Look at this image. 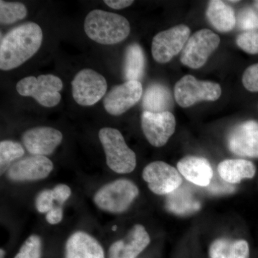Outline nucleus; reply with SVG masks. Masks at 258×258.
<instances>
[{"instance_id":"f257e3e1","label":"nucleus","mask_w":258,"mask_h":258,"mask_svg":"<svg viewBox=\"0 0 258 258\" xmlns=\"http://www.w3.org/2000/svg\"><path fill=\"white\" fill-rule=\"evenodd\" d=\"M42 38L41 28L32 22L10 30L0 44V69L10 71L25 63L40 48Z\"/></svg>"},{"instance_id":"f03ea898","label":"nucleus","mask_w":258,"mask_h":258,"mask_svg":"<svg viewBox=\"0 0 258 258\" xmlns=\"http://www.w3.org/2000/svg\"><path fill=\"white\" fill-rule=\"evenodd\" d=\"M84 30L87 36L101 45H115L123 41L131 32L126 18L101 10L90 12L85 19Z\"/></svg>"},{"instance_id":"7ed1b4c3","label":"nucleus","mask_w":258,"mask_h":258,"mask_svg":"<svg viewBox=\"0 0 258 258\" xmlns=\"http://www.w3.org/2000/svg\"><path fill=\"white\" fill-rule=\"evenodd\" d=\"M98 137L104 149L107 165L112 171L125 174L135 169L137 156L118 129L109 127L100 129Z\"/></svg>"},{"instance_id":"20e7f679","label":"nucleus","mask_w":258,"mask_h":258,"mask_svg":"<svg viewBox=\"0 0 258 258\" xmlns=\"http://www.w3.org/2000/svg\"><path fill=\"white\" fill-rule=\"evenodd\" d=\"M139 195L138 186L132 180L119 179L100 188L93 201L103 211L120 214L128 210Z\"/></svg>"},{"instance_id":"39448f33","label":"nucleus","mask_w":258,"mask_h":258,"mask_svg":"<svg viewBox=\"0 0 258 258\" xmlns=\"http://www.w3.org/2000/svg\"><path fill=\"white\" fill-rule=\"evenodd\" d=\"M62 80L52 74L28 76L20 80L16 90L22 96L32 97L41 106L52 108L60 102Z\"/></svg>"},{"instance_id":"423d86ee","label":"nucleus","mask_w":258,"mask_h":258,"mask_svg":"<svg viewBox=\"0 0 258 258\" xmlns=\"http://www.w3.org/2000/svg\"><path fill=\"white\" fill-rule=\"evenodd\" d=\"M222 89L218 83L199 81L186 75L176 83L174 98L182 108H188L200 101H215L220 98Z\"/></svg>"},{"instance_id":"0eeeda50","label":"nucleus","mask_w":258,"mask_h":258,"mask_svg":"<svg viewBox=\"0 0 258 258\" xmlns=\"http://www.w3.org/2000/svg\"><path fill=\"white\" fill-rule=\"evenodd\" d=\"M220 43V37L215 32L208 29L199 30L186 42L180 58L181 63L190 69H200Z\"/></svg>"},{"instance_id":"6e6552de","label":"nucleus","mask_w":258,"mask_h":258,"mask_svg":"<svg viewBox=\"0 0 258 258\" xmlns=\"http://www.w3.org/2000/svg\"><path fill=\"white\" fill-rule=\"evenodd\" d=\"M72 94L75 101L82 106L96 104L106 95V80L91 69H83L75 76L72 83Z\"/></svg>"},{"instance_id":"1a4fd4ad","label":"nucleus","mask_w":258,"mask_h":258,"mask_svg":"<svg viewBox=\"0 0 258 258\" xmlns=\"http://www.w3.org/2000/svg\"><path fill=\"white\" fill-rule=\"evenodd\" d=\"M190 29L185 25H179L161 31L154 37L152 53L154 60L164 64L172 60L184 49L190 35Z\"/></svg>"},{"instance_id":"9d476101","label":"nucleus","mask_w":258,"mask_h":258,"mask_svg":"<svg viewBox=\"0 0 258 258\" xmlns=\"http://www.w3.org/2000/svg\"><path fill=\"white\" fill-rule=\"evenodd\" d=\"M142 178L150 191L157 195H169L177 189L183 182L178 169L161 161H154L146 166Z\"/></svg>"},{"instance_id":"9b49d317","label":"nucleus","mask_w":258,"mask_h":258,"mask_svg":"<svg viewBox=\"0 0 258 258\" xmlns=\"http://www.w3.org/2000/svg\"><path fill=\"white\" fill-rule=\"evenodd\" d=\"M176 119L170 111L142 115V128L149 143L154 147H164L175 132Z\"/></svg>"},{"instance_id":"f8f14e48","label":"nucleus","mask_w":258,"mask_h":258,"mask_svg":"<svg viewBox=\"0 0 258 258\" xmlns=\"http://www.w3.org/2000/svg\"><path fill=\"white\" fill-rule=\"evenodd\" d=\"M142 94L143 87L140 81H126L111 88L105 96L103 106L107 113L118 116L135 106Z\"/></svg>"},{"instance_id":"ddd939ff","label":"nucleus","mask_w":258,"mask_h":258,"mask_svg":"<svg viewBox=\"0 0 258 258\" xmlns=\"http://www.w3.org/2000/svg\"><path fill=\"white\" fill-rule=\"evenodd\" d=\"M232 154L240 157L258 158V123L248 120L236 125L227 137Z\"/></svg>"},{"instance_id":"4468645a","label":"nucleus","mask_w":258,"mask_h":258,"mask_svg":"<svg viewBox=\"0 0 258 258\" xmlns=\"http://www.w3.org/2000/svg\"><path fill=\"white\" fill-rule=\"evenodd\" d=\"M68 185L59 184L52 189L42 190L37 195L35 207L40 213H46V220L50 225H57L63 218V205L71 195Z\"/></svg>"},{"instance_id":"2eb2a0df","label":"nucleus","mask_w":258,"mask_h":258,"mask_svg":"<svg viewBox=\"0 0 258 258\" xmlns=\"http://www.w3.org/2000/svg\"><path fill=\"white\" fill-rule=\"evenodd\" d=\"M62 141V133L52 127H35L24 132L22 136L23 145L33 156L50 155Z\"/></svg>"},{"instance_id":"dca6fc26","label":"nucleus","mask_w":258,"mask_h":258,"mask_svg":"<svg viewBox=\"0 0 258 258\" xmlns=\"http://www.w3.org/2000/svg\"><path fill=\"white\" fill-rule=\"evenodd\" d=\"M53 169V163L44 156H32L20 159L10 166L7 177L11 181H37L45 179Z\"/></svg>"},{"instance_id":"f3484780","label":"nucleus","mask_w":258,"mask_h":258,"mask_svg":"<svg viewBox=\"0 0 258 258\" xmlns=\"http://www.w3.org/2000/svg\"><path fill=\"white\" fill-rule=\"evenodd\" d=\"M151 242L145 227L137 224L124 238L113 242L108 249V258H137Z\"/></svg>"},{"instance_id":"a211bd4d","label":"nucleus","mask_w":258,"mask_h":258,"mask_svg":"<svg viewBox=\"0 0 258 258\" xmlns=\"http://www.w3.org/2000/svg\"><path fill=\"white\" fill-rule=\"evenodd\" d=\"M64 258H105V252L95 237L78 231L68 239Z\"/></svg>"},{"instance_id":"6ab92c4d","label":"nucleus","mask_w":258,"mask_h":258,"mask_svg":"<svg viewBox=\"0 0 258 258\" xmlns=\"http://www.w3.org/2000/svg\"><path fill=\"white\" fill-rule=\"evenodd\" d=\"M177 169L181 176L197 186H208L213 177V169L208 159L186 156L178 161Z\"/></svg>"},{"instance_id":"aec40b11","label":"nucleus","mask_w":258,"mask_h":258,"mask_svg":"<svg viewBox=\"0 0 258 258\" xmlns=\"http://www.w3.org/2000/svg\"><path fill=\"white\" fill-rule=\"evenodd\" d=\"M219 175L230 184H239L243 179H252L256 167L252 161L242 159H225L217 166Z\"/></svg>"},{"instance_id":"412c9836","label":"nucleus","mask_w":258,"mask_h":258,"mask_svg":"<svg viewBox=\"0 0 258 258\" xmlns=\"http://www.w3.org/2000/svg\"><path fill=\"white\" fill-rule=\"evenodd\" d=\"M210 258H249L250 249L247 241L232 239H216L210 244Z\"/></svg>"},{"instance_id":"4be33fe9","label":"nucleus","mask_w":258,"mask_h":258,"mask_svg":"<svg viewBox=\"0 0 258 258\" xmlns=\"http://www.w3.org/2000/svg\"><path fill=\"white\" fill-rule=\"evenodd\" d=\"M206 15L213 28L221 32L233 30L237 23L233 9L219 0H212L209 3Z\"/></svg>"},{"instance_id":"5701e85b","label":"nucleus","mask_w":258,"mask_h":258,"mask_svg":"<svg viewBox=\"0 0 258 258\" xmlns=\"http://www.w3.org/2000/svg\"><path fill=\"white\" fill-rule=\"evenodd\" d=\"M173 106L169 90L161 83H153L146 90L143 98L144 111L163 113L170 111Z\"/></svg>"},{"instance_id":"b1692460","label":"nucleus","mask_w":258,"mask_h":258,"mask_svg":"<svg viewBox=\"0 0 258 258\" xmlns=\"http://www.w3.org/2000/svg\"><path fill=\"white\" fill-rule=\"evenodd\" d=\"M146 58L142 47L132 43L126 47L123 62V75L126 81H140L145 71Z\"/></svg>"},{"instance_id":"393cba45","label":"nucleus","mask_w":258,"mask_h":258,"mask_svg":"<svg viewBox=\"0 0 258 258\" xmlns=\"http://www.w3.org/2000/svg\"><path fill=\"white\" fill-rule=\"evenodd\" d=\"M28 15L25 5L20 3L0 1V23L2 25H11L23 20Z\"/></svg>"},{"instance_id":"a878e982","label":"nucleus","mask_w":258,"mask_h":258,"mask_svg":"<svg viewBox=\"0 0 258 258\" xmlns=\"http://www.w3.org/2000/svg\"><path fill=\"white\" fill-rule=\"evenodd\" d=\"M25 150L20 143L13 141H2L0 142V166L1 174L9 169L13 161L23 157Z\"/></svg>"},{"instance_id":"bb28decb","label":"nucleus","mask_w":258,"mask_h":258,"mask_svg":"<svg viewBox=\"0 0 258 258\" xmlns=\"http://www.w3.org/2000/svg\"><path fill=\"white\" fill-rule=\"evenodd\" d=\"M42 253L41 238L38 235H32L25 241L14 258H41Z\"/></svg>"},{"instance_id":"cd10ccee","label":"nucleus","mask_w":258,"mask_h":258,"mask_svg":"<svg viewBox=\"0 0 258 258\" xmlns=\"http://www.w3.org/2000/svg\"><path fill=\"white\" fill-rule=\"evenodd\" d=\"M237 46L250 55L258 54V31L242 32L236 39Z\"/></svg>"},{"instance_id":"c85d7f7f","label":"nucleus","mask_w":258,"mask_h":258,"mask_svg":"<svg viewBox=\"0 0 258 258\" xmlns=\"http://www.w3.org/2000/svg\"><path fill=\"white\" fill-rule=\"evenodd\" d=\"M237 19L239 27L242 30L252 31L258 28V14L250 8L242 10Z\"/></svg>"},{"instance_id":"c756f323","label":"nucleus","mask_w":258,"mask_h":258,"mask_svg":"<svg viewBox=\"0 0 258 258\" xmlns=\"http://www.w3.org/2000/svg\"><path fill=\"white\" fill-rule=\"evenodd\" d=\"M242 84L250 92H258V63L249 66L242 76Z\"/></svg>"},{"instance_id":"7c9ffc66","label":"nucleus","mask_w":258,"mask_h":258,"mask_svg":"<svg viewBox=\"0 0 258 258\" xmlns=\"http://www.w3.org/2000/svg\"><path fill=\"white\" fill-rule=\"evenodd\" d=\"M134 1L133 0H105L104 3L108 5L109 8L114 10L123 9V8H128L131 6Z\"/></svg>"},{"instance_id":"2f4dec72","label":"nucleus","mask_w":258,"mask_h":258,"mask_svg":"<svg viewBox=\"0 0 258 258\" xmlns=\"http://www.w3.org/2000/svg\"><path fill=\"white\" fill-rule=\"evenodd\" d=\"M5 254V252L4 249H1V258H4Z\"/></svg>"},{"instance_id":"473e14b6","label":"nucleus","mask_w":258,"mask_h":258,"mask_svg":"<svg viewBox=\"0 0 258 258\" xmlns=\"http://www.w3.org/2000/svg\"><path fill=\"white\" fill-rule=\"evenodd\" d=\"M254 6L257 9H258V1L254 2Z\"/></svg>"},{"instance_id":"72a5a7b5","label":"nucleus","mask_w":258,"mask_h":258,"mask_svg":"<svg viewBox=\"0 0 258 258\" xmlns=\"http://www.w3.org/2000/svg\"><path fill=\"white\" fill-rule=\"evenodd\" d=\"M112 230H116V226H113V228H112Z\"/></svg>"}]
</instances>
